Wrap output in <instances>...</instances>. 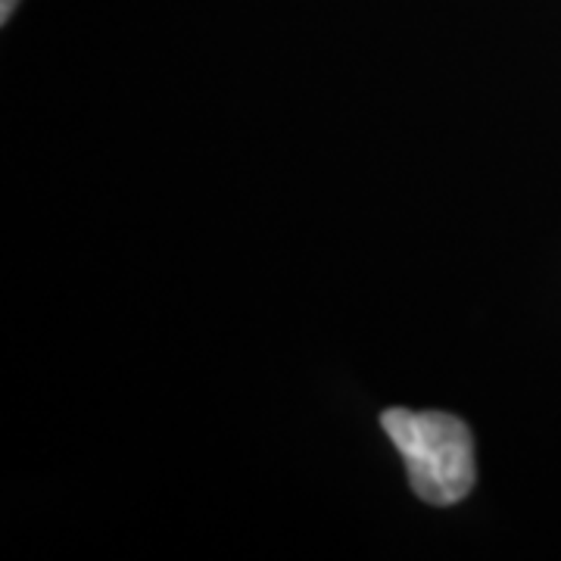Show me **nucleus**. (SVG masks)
<instances>
[{"mask_svg":"<svg viewBox=\"0 0 561 561\" xmlns=\"http://www.w3.org/2000/svg\"><path fill=\"white\" fill-rule=\"evenodd\" d=\"M16 7H20V0H0V22H10Z\"/></svg>","mask_w":561,"mask_h":561,"instance_id":"obj_2","label":"nucleus"},{"mask_svg":"<svg viewBox=\"0 0 561 561\" xmlns=\"http://www.w3.org/2000/svg\"><path fill=\"white\" fill-rule=\"evenodd\" d=\"M383 434L400 449L409 486L427 505H456L478 478L474 443L468 424L446 412L387 409L381 415Z\"/></svg>","mask_w":561,"mask_h":561,"instance_id":"obj_1","label":"nucleus"}]
</instances>
